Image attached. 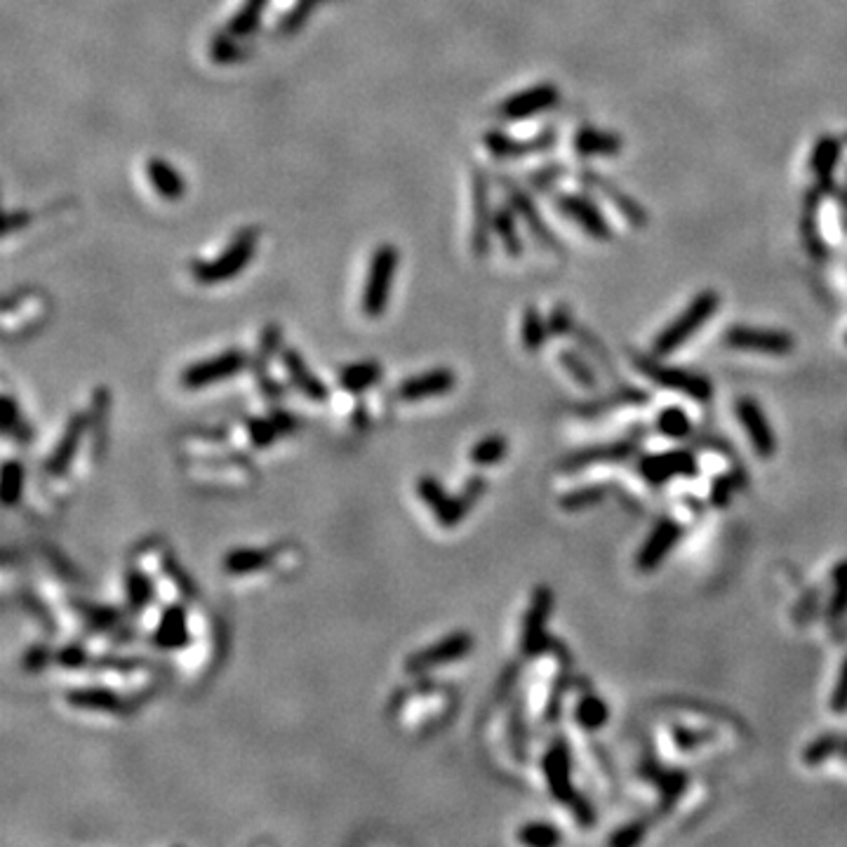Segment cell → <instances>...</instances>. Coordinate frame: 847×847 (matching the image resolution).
I'll return each mask as SVG.
<instances>
[{"label": "cell", "instance_id": "6da1fadb", "mask_svg": "<svg viewBox=\"0 0 847 847\" xmlns=\"http://www.w3.org/2000/svg\"><path fill=\"white\" fill-rule=\"evenodd\" d=\"M259 228L243 227L233 240L212 259L191 262V276L198 285H221L245 271L257 253Z\"/></svg>", "mask_w": 847, "mask_h": 847}, {"label": "cell", "instance_id": "7a4b0ae2", "mask_svg": "<svg viewBox=\"0 0 847 847\" xmlns=\"http://www.w3.org/2000/svg\"><path fill=\"white\" fill-rule=\"evenodd\" d=\"M401 253L391 243H382L375 247V253L370 257L368 276H365V287H362V313L370 318H379L388 306V295H391V283L398 271Z\"/></svg>", "mask_w": 847, "mask_h": 847}, {"label": "cell", "instance_id": "3957f363", "mask_svg": "<svg viewBox=\"0 0 847 847\" xmlns=\"http://www.w3.org/2000/svg\"><path fill=\"white\" fill-rule=\"evenodd\" d=\"M245 368H250V358H247L240 349H227V351H221V353H217V356L205 358V361H198V362H191L188 368L181 370L179 384H181V388L198 391V388L214 386V384L227 382V379L236 377Z\"/></svg>", "mask_w": 847, "mask_h": 847}, {"label": "cell", "instance_id": "277c9868", "mask_svg": "<svg viewBox=\"0 0 847 847\" xmlns=\"http://www.w3.org/2000/svg\"><path fill=\"white\" fill-rule=\"evenodd\" d=\"M718 309V295H713V292H702L699 297L693 299V304L687 306L680 318H676L671 325H668L667 330L661 332L657 336V342H654V353L657 356H667L671 351H676L678 346L690 339L694 332L702 328V325L711 318L713 311Z\"/></svg>", "mask_w": 847, "mask_h": 847}, {"label": "cell", "instance_id": "5b68a950", "mask_svg": "<svg viewBox=\"0 0 847 847\" xmlns=\"http://www.w3.org/2000/svg\"><path fill=\"white\" fill-rule=\"evenodd\" d=\"M471 650L473 635L466 634V631H454V634L440 638L434 645L410 654L408 660H405V671H408L410 676H421V673H428L434 671V668L447 667V664L464 660Z\"/></svg>", "mask_w": 847, "mask_h": 847}, {"label": "cell", "instance_id": "8992f818", "mask_svg": "<svg viewBox=\"0 0 847 847\" xmlns=\"http://www.w3.org/2000/svg\"><path fill=\"white\" fill-rule=\"evenodd\" d=\"M280 344H283V330H280L278 323H266L259 332V342L257 349H254V356L250 358V370H253L254 382H257L259 391L266 395V398H280L283 394V388L271 379V372H269V362L276 353H280Z\"/></svg>", "mask_w": 847, "mask_h": 847}, {"label": "cell", "instance_id": "52a82bcc", "mask_svg": "<svg viewBox=\"0 0 847 847\" xmlns=\"http://www.w3.org/2000/svg\"><path fill=\"white\" fill-rule=\"evenodd\" d=\"M556 102L558 90L553 85H535V87H527L523 92H516L513 97L499 104L497 118L506 120V123H518V120H527V118L537 116L542 111H549L551 106H556Z\"/></svg>", "mask_w": 847, "mask_h": 847}, {"label": "cell", "instance_id": "ba28073f", "mask_svg": "<svg viewBox=\"0 0 847 847\" xmlns=\"http://www.w3.org/2000/svg\"><path fill=\"white\" fill-rule=\"evenodd\" d=\"M638 370H643L652 382L661 384V386L667 388H676V391H683L694 401H709L713 394V386L706 382L704 377L699 375H690L685 370H676V368H664L657 361H650V358H638L635 361Z\"/></svg>", "mask_w": 847, "mask_h": 847}, {"label": "cell", "instance_id": "9c48e42d", "mask_svg": "<svg viewBox=\"0 0 847 847\" xmlns=\"http://www.w3.org/2000/svg\"><path fill=\"white\" fill-rule=\"evenodd\" d=\"M457 386V375L450 368H434L421 372V375H412L408 379H403L395 388L398 401L403 403H421L428 398H438V395L447 394Z\"/></svg>", "mask_w": 847, "mask_h": 847}, {"label": "cell", "instance_id": "30bf717a", "mask_svg": "<svg viewBox=\"0 0 847 847\" xmlns=\"http://www.w3.org/2000/svg\"><path fill=\"white\" fill-rule=\"evenodd\" d=\"M725 344L732 349L760 351V353H786L793 349V339L786 332L746 328V325H737L725 332Z\"/></svg>", "mask_w": 847, "mask_h": 847}, {"label": "cell", "instance_id": "8fae6325", "mask_svg": "<svg viewBox=\"0 0 847 847\" xmlns=\"http://www.w3.org/2000/svg\"><path fill=\"white\" fill-rule=\"evenodd\" d=\"M494 224V212L490 210V188L480 170H473V228H471V253L483 257L487 253L490 231Z\"/></svg>", "mask_w": 847, "mask_h": 847}, {"label": "cell", "instance_id": "7c38bea8", "mask_svg": "<svg viewBox=\"0 0 847 847\" xmlns=\"http://www.w3.org/2000/svg\"><path fill=\"white\" fill-rule=\"evenodd\" d=\"M87 414L85 412H73L66 421V428L59 443L52 450L50 460L46 461V473L52 476V478H59V476H64L66 469L71 466L73 457L78 454V447L83 443L85 434H87Z\"/></svg>", "mask_w": 847, "mask_h": 847}, {"label": "cell", "instance_id": "4fadbf2b", "mask_svg": "<svg viewBox=\"0 0 847 847\" xmlns=\"http://www.w3.org/2000/svg\"><path fill=\"white\" fill-rule=\"evenodd\" d=\"M551 608H553V595L546 586L535 591L532 595V605L525 615L523 635H520V647L525 654L539 652L546 645V621L551 617Z\"/></svg>", "mask_w": 847, "mask_h": 847}, {"label": "cell", "instance_id": "5bb4252c", "mask_svg": "<svg viewBox=\"0 0 847 847\" xmlns=\"http://www.w3.org/2000/svg\"><path fill=\"white\" fill-rule=\"evenodd\" d=\"M280 361H283V368L290 377L292 386L297 388L304 398H309L311 403H325L330 398V388L318 379L316 372L309 368V362L297 349L280 351Z\"/></svg>", "mask_w": 847, "mask_h": 847}, {"label": "cell", "instance_id": "9a60e30c", "mask_svg": "<svg viewBox=\"0 0 847 847\" xmlns=\"http://www.w3.org/2000/svg\"><path fill=\"white\" fill-rule=\"evenodd\" d=\"M694 457L685 450H671L667 454H650L641 461V473L650 483L660 486L673 476H693Z\"/></svg>", "mask_w": 847, "mask_h": 847}, {"label": "cell", "instance_id": "2e32d148", "mask_svg": "<svg viewBox=\"0 0 847 847\" xmlns=\"http://www.w3.org/2000/svg\"><path fill=\"white\" fill-rule=\"evenodd\" d=\"M191 643V631H188V615L184 605H170L161 615V621L154 631V645L175 652Z\"/></svg>", "mask_w": 847, "mask_h": 847}, {"label": "cell", "instance_id": "e0dca14e", "mask_svg": "<svg viewBox=\"0 0 847 847\" xmlns=\"http://www.w3.org/2000/svg\"><path fill=\"white\" fill-rule=\"evenodd\" d=\"M737 412H739V421L744 424L746 434H749L751 443L756 445L758 454L760 457H772L775 454V434H772L770 424L765 419L763 410L758 405L756 401H751V398H742L737 403Z\"/></svg>", "mask_w": 847, "mask_h": 847}, {"label": "cell", "instance_id": "ac0fdd59", "mask_svg": "<svg viewBox=\"0 0 847 847\" xmlns=\"http://www.w3.org/2000/svg\"><path fill=\"white\" fill-rule=\"evenodd\" d=\"M680 539V525L673 523V520H661L657 525V530L650 535V539L645 542L641 551H638V558H635V565L643 572H650L657 565L664 561V558L671 553V549L676 546V542Z\"/></svg>", "mask_w": 847, "mask_h": 847}, {"label": "cell", "instance_id": "d6986e66", "mask_svg": "<svg viewBox=\"0 0 847 847\" xmlns=\"http://www.w3.org/2000/svg\"><path fill=\"white\" fill-rule=\"evenodd\" d=\"M556 205L561 212L568 214L569 220L577 221L579 228L589 233V236H594V238H608L610 236L605 217L598 212V207H595L594 203L582 198V195H561Z\"/></svg>", "mask_w": 847, "mask_h": 847}, {"label": "cell", "instance_id": "ffe728a7", "mask_svg": "<svg viewBox=\"0 0 847 847\" xmlns=\"http://www.w3.org/2000/svg\"><path fill=\"white\" fill-rule=\"evenodd\" d=\"M144 172H146V179H149V184L162 201L175 203L187 195V181L177 172L172 162L162 161V158H149L144 162Z\"/></svg>", "mask_w": 847, "mask_h": 847}, {"label": "cell", "instance_id": "44dd1931", "mask_svg": "<svg viewBox=\"0 0 847 847\" xmlns=\"http://www.w3.org/2000/svg\"><path fill=\"white\" fill-rule=\"evenodd\" d=\"M66 704L83 711H102V713H125L128 704L125 699L109 687H76L66 693Z\"/></svg>", "mask_w": 847, "mask_h": 847}, {"label": "cell", "instance_id": "7402d4cb", "mask_svg": "<svg viewBox=\"0 0 847 847\" xmlns=\"http://www.w3.org/2000/svg\"><path fill=\"white\" fill-rule=\"evenodd\" d=\"M544 775H546L551 793H553L558 801L569 802L572 798H575V793H572V782H569L568 746H563V744L551 746L549 753L544 756Z\"/></svg>", "mask_w": 847, "mask_h": 847}, {"label": "cell", "instance_id": "603a6c76", "mask_svg": "<svg viewBox=\"0 0 847 847\" xmlns=\"http://www.w3.org/2000/svg\"><path fill=\"white\" fill-rule=\"evenodd\" d=\"M556 142V137L553 132H544V135L535 137L530 142H518L513 137L504 135V132H487L486 135V146L492 155H497V158H523V155L530 154H539V151H546L551 144Z\"/></svg>", "mask_w": 847, "mask_h": 847}, {"label": "cell", "instance_id": "cb8c5ba5", "mask_svg": "<svg viewBox=\"0 0 847 847\" xmlns=\"http://www.w3.org/2000/svg\"><path fill=\"white\" fill-rule=\"evenodd\" d=\"M486 480L483 478H471L464 486V490L460 494H454V497L447 499V504L436 513V520H438L443 527H454L457 523H461L466 518V513L471 511L476 502H478L483 494H486Z\"/></svg>", "mask_w": 847, "mask_h": 847}, {"label": "cell", "instance_id": "d4e9b609", "mask_svg": "<svg viewBox=\"0 0 847 847\" xmlns=\"http://www.w3.org/2000/svg\"><path fill=\"white\" fill-rule=\"evenodd\" d=\"M502 184H504L506 194H509V198H511V207L516 210L518 214H520V217H523L525 221H527L530 231L535 233V236H537L542 243H546V247H556L558 245L556 236H553V233L546 228V224H544V220L539 217L537 207H535V203H532L530 195L525 194L523 188H518L513 181L504 179Z\"/></svg>", "mask_w": 847, "mask_h": 847}, {"label": "cell", "instance_id": "484cf974", "mask_svg": "<svg viewBox=\"0 0 847 847\" xmlns=\"http://www.w3.org/2000/svg\"><path fill=\"white\" fill-rule=\"evenodd\" d=\"M273 565V551L264 549H231L221 558V568L231 577H247Z\"/></svg>", "mask_w": 847, "mask_h": 847}, {"label": "cell", "instance_id": "4316f807", "mask_svg": "<svg viewBox=\"0 0 847 847\" xmlns=\"http://www.w3.org/2000/svg\"><path fill=\"white\" fill-rule=\"evenodd\" d=\"M382 375H384V370L379 362H375V361L351 362V365H344V368L339 370V384H342L344 391L361 395L362 391H368V388L377 386V384L382 382Z\"/></svg>", "mask_w": 847, "mask_h": 847}, {"label": "cell", "instance_id": "83f0119b", "mask_svg": "<svg viewBox=\"0 0 847 847\" xmlns=\"http://www.w3.org/2000/svg\"><path fill=\"white\" fill-rule=\"evenodd\" d=\"M271 0H243V5L236 10V14L231 17L227 26V33L233 36V38H247V36H253L257 31L259 21H262V14L269 7Z\"/></svg>", "mask_w": 847, "mask_h": 847}, {"label": "cell", "instance_id": "f1b7e54d", "mask_svg": "<svg viewBox=\"0 0 847 847\" xmlns=\"http://www.w3.org/2000/svg\"><path fill=\"white\" fill-rule=\"evenodd\" d=\"M619 146V137L601 129L582 128L575 137V149L579 155H615Z\"/></svg>", "mask_w": 847, "mask_h": 847}, {"label": "cell", "instance_id": "f546056e", "mask_svg": "<svg viewBox=\"0 0 847 847\" xmlns=\"http://www.w3.org/2000/svg\"><path fill=\"white\" fill-rule=\"evenodd\" d=\"M154 579H151L144 569L129 565L128 572H125V598H128L129 610H132V612H142L151 602V598H154Z\"/></svg>", "mask_w": 847, "mask_h": 847}, {"label": "cell", "instance_id": "4dcf8cb0", "mask_svg": "<svg viewBox=\"0 0 847 847\" xmlns=\"http://www.w3.org/2000/svg\"><path fill=\"white\" fill-rule=\"evenodd\" d=\"M3 434L5 438H12L14 443H29L31 440V427L21 417L20 405L14 403L10 394L3 395Z\"/></svg>", "mask_w": 847, "mask_h": 847}, {"label": "cell", "instance_id": "1f68e13d", "mask_svg": "<svg viewBox=\"0 0 847 847\" xmlns=\"http://www.w3.org/2000/svg\"><path fill=\"white\" fill-rule=\"evenodd\" d=\"M24 464H21V461H5V466H3V478H0V499H3V504H20L21 494H24Z\"/></svg>", "mask_w": 847, "mask_h": 847}, {"label": "cell", "instance_id": "d6a6232c", "mask_svg": "<svg viewBox=\"0 0 847 847\" xmlns=\"http://www.w3.org/2000/svg\"><path fill=\"white\" fill-rule=\"evenodd\" d=\"M494 233H497V238L502 240V245L511 257H518V254L523 253V245H520V236H518L516 228V217H513V207H502L494 212V224H492Z\"/></svg>", "mask_w": 847, "mask_h": 847}, {"label": "cell", "instance_id": "836d02e7", "mask_svg": "<svg viewBox=\"0 0 847 847\" xmlns=\"http://www.w3.org/2000/svg\"><path fill=\"white\" fill-rule=\"evenodd\" d=\"M506 453H509V443L504 436H487L471 447L469 460L476 466H492L504 460Z\"/></svg>", "mask_w": 847, "mask_h": 847}, {"label": "cell", "instance_id": "e575fe53", "mask_svg": "<svg viewBox=\"0 0 847 847\" xmlns=\"http://www.w3.org/2000/svg\"><path fill=\"white\" fill-rule=\"evenodd\" d=\"M546 332H549V325L544 323L539 311L535 309V306H527V309L523 311V320H520V339H523L525 349H542V344L546 342Z\"/></svg>", "mask_w": 847, "mask_h": 847}, {"label": "cell", "instance_id": "d590c367", "mask_svg": "<svg viewBox=\"0 0 847 847\" xmlns=\"http://www.w3.org/2000/svg\"><path fill=\"white\" fill-rule=\"evenodd\" d=\"M577 723L586 727V730H598L602 725L608 723V704L602 702V699L594 697H584L577 706Z\"/></svg>", "mask_w": 847, "mask_h": 847}, {"label": "cell", "instance_id": "8d00e7d4", "mask_svg": "<svg viewBox=\"0 0 847 847\" xmlns=\"http://www.w3.org/2000/svg\"><path fill=\"white\" fill-rule=\"evenodd\" d=\"M518 841L532 847H553L561 843V834H558L556 826H551V824L532 822L525 824V826L518 831Z\"/></svg>", "mask_w": 847, "mask_h": 847}, {"label": "cell", "instance_id": "74e56055", "mask_svg": "<svg viewBox=\"0 0 847 847\" xmlns=\"http://www.w3.org/2000/svg\"><path fill=\"white\" fill-rule=\"evenodd\" d=\"M80 615H83L87 628H92L95 634L111 631L120 624V612L113 608H104V605H83Z\"/></svg>", "mask_w": 847, "mask_h": 847}, {"label": "cell", "instance_id": "f35d334b", "mask_svg": "<svg viewBox=\"0 0 847 847\" xmlns=\"http://www.w3.org/2000/svg\"><path fill=\"white\" fill-rule=\"evenodd\" d=\"M245 436L253 447H269L280 438L271 417H254L245 421Z\"/></svg>", "mask_w": 847, "mask_h": 847}, {"label": "cell", "instance_id": "ab89813d", "mask_svg": "<svg viewBox=\"0 0 847 847\" xmlns=\"http://www.w3.org/2000/svg\"><path fill=\"white\" fill-rule=\"evenodd\" d=\"M417 494H419L421 502H424V504L431 509V513H434V516L440 511V509H443V506L447 504V499H450V494L445 492V487L440 486L434 476H421V478L417 480Z\"/></svg>", "mask_w": 847, "mask_h": 847}, {"label": "cell", "instance_id": "60d3db41", "mask_svg": "<svg viewBox=\"0 0 847 847\" xmlns=\"http://www.w3.org/2000/svg\"><path fill=\"white\" fill-rule=\"evenodd\" d=\"M657 427L664 436L668 438H685L690 434V419H687V414L683 412L680 408H667L664 412L660 414V419H657Z\"/></svg>", "mask_w": 847, "mask_h": 847}, {"label": "cell", "instance_id": "b9f144b4", "mask_svg": "<svg viewBox=\"0 0 847 847\" xmlns=\"http://www.w3.org/2000/svg\"><path fill=\"white\" fill-rule=\"evenodd\" d=\"M835 161H838V144H835L834 139H822V142L817 144L815 155H812V168H815L817 175H831Z\"/></svg>", "mask_w": 847, "mask_h": 847}, {"label": "cell", "instance_id": "7bdbcfd3", "mask_svg": "<svg viewBox=\"0 0 847 847\" xmlns=\"http://www.w3.org/2000/svg\"><path fill=\"white\" fill-rule=\"evenodd\" d=\"M834 579H835V591H834V598H831V605H828V615L834 617V619H838V617H843L847 612V563L838 565Z\"/></svg>", "mask_w": 847, "mask_h": 847}, {"label": "cell", "instance_id": "ee69618b", "mask_svg": "<svg viewBox=\"0 0 847 847\" xmlns=\"http://www.w3.org/2000/svg\"><path fill=\"white\" fill-rule=\"evenodd\" d=\"M320 3H323V0H297L290 12L285 14V20H283V24H280V29H283L285 33L297 31L299 26L309 20V14L313 12V10H316Z\"/></svg>", "mask_w": 847, "mask_h": 847}, {"label": "cell", "instance_id": "f6af8a7d", "mask_svg": "<svg viewBox=\"0 0 847 847\" xmlns=\"http://www.w3.org/2000/svg\"><path fill=\"white\" fill-rule=\"evenodd\" d=\"M54 660H57V654L52 652L50 647L40 643V645H33L26 650L24 660H21V667H24L26 673H38V671H43V668H47V664Z\"/></svg>", "mask_w": 847, "mask_h": 847}, {"label": "cell", "instance_id": "bcb514c9", "mask_svg": "<svg viewBox=\"0 0 847 847\" xmlns=\"http://www.w3.org/2000/svg\"><path fill=\"white\" fill-rule=\"evenodd\" d=\"M62 668H69V671H76V668H83L87 661H90V654L85 650L83 645H66L62 647L57 652V660H54Z\"/></svg>", "mask_w": 847, "mask_h": 847}, {"label": "cell", "instance_id": "7dc6e473", "mask_svg": "<svg viewBox=\"0 0 847 847\" xmlns=\"http://www.w3.org/2000/svg\"><path fill=\"white\" fill-rule=\"evenodd\" d=\"M838 746H841V742H838V739H835V737H822V739H817L815 744H812V746H810V749H808V753H805V760H808V763H812V765L822 763L824 758L831 756V753H834V751L838 749Z\"/></svg>", "mask_w": 847, "mask_h": 847}, {"label": "cell", "instance_id": "c3c4849f", "mask_svg": "<svg viewBox=\"0 0 847 847\" xmlns=\"http://www.w3.org/2000/svg\"><path fill=\"white\" fill-rule=\"evenodd\" d=\"M561 361H563L565 368H568L569 372L575 375L577 382L586 384V386H594V375H591V370L586 368V365H584V362L579 361L575 353H563V356H561Z\"/></svg>", "mask_w": 847, "mask_h": 847}, {"label": "cell", "instance_id": "681fc988", "mask_svg": "<svg viewBox=\"0 0 847 847\" xmlns=\"http://www.w3.org/2000/svg\"><path fill=\"white\" fill-rule=\"evenodd\" d=\"M601 497H602L601 487H589V490H579V492L568 494V497L563 499V506H568V509H582L584 504H594V502H598Z\"/></svg>", "mask_w": 847, "mask_h": 847}, {"label": "cell", "instance_id": "f907efd6", "mask_svg": "<svg viewBox=\"0 0 847 847\" xmlns=\"http://www.w3.org/2000/svg\"><path fill=\"white\" fill-rule=\"evenodd\" d=\"M269 417H271V421L276 424V428H278L280 438H287V436H292L299 428V421L295 419V414L287 412V410H273Z\"/></svg>", "mask_w": 847, "mask_h": 847}, {"label": "cell", "instance_id": "816d5d0a", "mask_svg": "<svg viewBox=\"0 0 847 847\" xmlns=\"http://www.w3.org/2000/svg\"><path fill=\"white\" fill-rule=\"evenodd\" d=\"M643 835H645V831H643L641 824H631V826L617 831V834L610 838V843H612V845L631 847V845H635V843H641Z\"/></svg>", "mask_w": 847, "mask_h": 847}, {"label": "cell", "instance_id": "f5cc1de1", "mask_svg": "<svg viewBox=\"0 0 847 847\" xmlns=\"http://www.w3.org/2000/svg\"><path fill=\"white\" fill-rule=\"evenodd\" d=\"M831 709H834L835 713L847 711V660L841 668V678L835 683L834 697H831Z\"/></svg>", "mask_w": 847, "mask_h": 847}, {"label": "cell", "instance_id": "db71d44e", "mask_svg": "<svg viewBox=\"0 0 847 847\" xmlns=\"http://www.w3.org/2000/svg\"><path fill=\"white\" fill-rule=\"evenodd\" d=\"M31 212H26V210H14V212H7L5 217V228H3V236H12L14 231H21L31 224Z\"/></svg>", "mask_w": 847, "mask_h": 847}, {"label": "cell", "instance_id": "11a10c76", "mask_svg": "<svg viewBox=\"0 0 847 847\" xmlns=\"http://www.w3.org/2000/svg\"><path fill=\"white\" fill-rule=\"evenodd\" d=\"M569 320H572V318H569L568 309L558 306L549 318V332H553V335H563V332L569 330V325H572Z\"/></svg>", "mask_w": 847, "mask_h": 847}, {"label": "cell", "instance_id": "9f6ffc18", "mask_svg": "<svg viewBox=\"0 0 847 847\" xmlns=\"http://www.w3.org/2000/svg\"><path fill=\"white\" fill-rule=\"evenodd\" d=\"M845 751H847V744H845Z\"/></svg>", "mask_w": 847, "mask_h": 847}]
</instances>
